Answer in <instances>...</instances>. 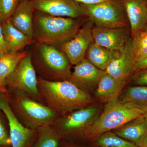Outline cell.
I'll use <instances>...</instances> for the list:
<instances>
[{
  "label": "cell",
  "mask_w": 147,
  "mask_h": 147,
  "mask_svg": "<svg viewBox=\"0 0 147 147\" xmlns=\"http://www.w3.org/2000/svg\"><path fill=\"white\" fill-rule=\"evenodd\" d=\"M78 19L40 14L33 22L34 36L40 44L61 45L74 36L82 25Z\"/></svg>",
  "instance_id": "4"
},
{
  "label": "cell",
  "mask_w": 147,
  "mask_h": 147,
  "mask_svg": "<svg viewBox=\"0 0 147 147\" xmlns=\"http://www.w3.org/2000/svg\"><path fill=\"white\" fill-rule=\"evenodd\" d=\"M24 1V0H19V2L21 1Z\"/></svg>",
  "instance_id": "37"
},
{
  "label": "cell",
  "mask_w": 147,
  "mask_h": 147,
  "mask_svg": "<svg viewBox=\"0 0 147 147\" xmlns=\"http://www.w3.org/2000/svg\"><path fill=\"white\" fill-rule=\"evenodd\" d=\"M136 145L140 147H147V132Z\"/></svg>",
  "instance_id": "32"
},
{
  "label": "cell",
  "mask_w": 147,
  "mask_h": 147,
  "mask_svg": "<svg viewBox=\"0 0 147 147\" xmlns=\"http://www.w3.org/2000/svg\"><path fill=\"white\" fill-rule=\"evenodd\" d=\"M147 132V119L144 115L117 129L115 134L136 144Z\"/></svg>",
  "instance_id": "20"
},
{
  "label": "cell",
  "mask_w": 147,
  "mask_h": 147,
  "mask_svg": "<svg viewBox=\"0 0 147 147\" xmlns=\"http://www.w3.org/2000/svg\"><path fill=\"white\" fill-rule=\"evenodd\" d=\"M19 3V0H0V22L10 19Z\"/></svg>",
  "instance_id": "26"
},
{
  "label": "cell",
  "mask_w": 147,
  "mask_h": 147,
  "mask_svg": "<svg viewBox=\"0 0 147 147\" xmlns=\"http://www.w3.org/2000/svg\"><path fill=\"white\" fill-rule=\"evenodd\" d=\"M32 9L28 0L19 2L10 18L13 26L32 39L34 36Z\"/></svg>",
  "instance_id": "16"
},
{
  "label": "cell",
  "mask_w": 147,
  "mask_h": 147,
  "mask_svg": "<svg viewBox=\"0 0 147 147\" xmlns=\"http://www.w3.org/2000/svg\"><path fill=\"white\" fill-rule=\"evenodd\" d=\"M0 147H11L8 121L0 109Z\"/></svg>",
  "instance_id": "27"
},
{
  "label": "cell",
  "mask_w": 147,
  "mask_h": 147,
  "mask_svg": "<svg viewBox=\"0 0 147 147\" xmlns=\"http://www.w3.org/2000/svg\"><path fill=\"white\" fill-rule=\"evenodd\" d=\"M95 140L96 144L101 147H140L110 131L102 134Z\"/></svg>",
  "instance_id": "25"
},
{
  "label": "cell",
  "mask_w": 147,
  "mask_h": 147,
  "mask_svg": "<svg viewBox=\"0 0 147 147\" xmlns=\"http://www.w3.org/2000/svg\"><path fill=\"white\" fill-rule=\"evenodd\" d=\"M144 116H145V117H146L147 119V109H146V112H145Z\"/></svg>",
  "instance_id": "35"
},
{
  "label": "cell",
  "mask_w": 147,
  "mask_h": 147,
  "mask_svg": "<svg viewBox=\"0 0 147 147\" xmlns=\"http://www.w3.org/2000/svg\"><path fill=\"white\" fill-rule=\"evenodd\" d=\"M147 68V57L135 62V72Z\"/></svg>",
  "instance_id": "30"
},
{
  "label": "cell",
  "mask_w": 147,
  "mask_h": 147,
  "mask_svg": "<svg viewBox=\"0 0 147 147\" xmlns=\"http://www.w3.org/2000/svg\"><path fill=\"white\" fill-rule=\"evenodd\" d=\"M121 53L107 49L93 41L86 53V59L96 67L105 71L109 65L118 57Z\"/></svg>",
  "instance_id": "18"
},
{
  "label": "cell",
  "mask_w": 147,
  "mask_h": 147,
  "mask_svg": "<svg viewBox=\"0 0 147 147\" xmlns=\"http://www.w3.org/2000/svg\"><path fill=\"white\" fill-rule=\"evenodd\" d=\"M131 30V36L144 30L147 24V0H121Z\"/></svg>",
  "instance_id": "15"
},
{
  "label": "cell",
  "mask_w": 147,
  "mask_h": 147,
  "mask_svg": "<svg viewBox=\"0 0 147 147\" xmlns=\"http://www.w3.org/2000/svg\"><path fill=\"white\" fill-rule=\"evenodd\" d=\"M105 72L93 65L85 58L74 65L67 80L88 92L97 87Z\"/></svg>",
  "instance_id": "13"
},
{
  "label": "cell",
  "mask_w": 147,
  "mask_h": 147,
  "mask_svg": "<svg viewBox=\"0 0 147 147\" xmlns=\"http://www.w3.org/2000/svg\"><path fill=\"white\" fill-rule=\"evenodd\" d=\"M131 38L132 55L136 62L147 57V32L142 30Z\"/></svg>",
  "instance_id": "24"
},
{
  "label": "cell",
  "mask_w": 147,
  "mask_h": 147,
  "mask_svg": "<svg viewBox=\"0 0 147 147\" xmlns=\"http://www.w3.org/2000/svg\"><path fill=\"white\" fill-rule=\"evenodd\" d=\"M144 30L145 31V32H147V24L146 26L145 27V28H144Z\"/></svg>",
  "instance_id": "36"
},
{
  "label": "cell",
  "mask_w": 147,
  "mask_h": 147,
  "mask_svg": "<svg viewBox=\"0 0 147 147\" xmlns=\"http://www.w3.org/2000/svg\"><path fill=\"white\" fill-rule=\"evenodd\" d=\"M146 110L121 102L119 98L106 102L101 115L87 127L84 137L96 139L102 134L117 129L144 115Z\"/></svg>",
  "instance_id": "3"
},
{
  "label": "cell",
  "mask_w": 147,
  "mask_h": 147,
  "mask_svg": "<svg viewBox=\"0 0 147 147\" xmlns=\"http://www.w3.org/2000/svg\"><path fill=\"white\" fill-rule=\"evenodd\" d=\"M36 10L51 16L79 19L87 17L80 3L74 0H30Z\"/></svg>",
  "instance_id": "11"
},
{
  "label": "cell",
  "mask_w": 147,
  "mask_h": 147,
  "mask_svg": "<svg viewBox=\"0 0 147 147\" xmlns=\"http://www.w3.org/2000/svg\"><path fill=\"white\" fill-rule=\"evenodd\" d=\"M80 4L85 5H94L109 0H74Z\"/></svg>",
  "instance_id": "31"
},
{
  "label": "cell",
  "mask_w": 147,
  "mask_h": 147,
  "mask_svg": "<svg viewBox=\"0 0 147 147\" xmlns=\"http://www.w3.org/2000/svg\"><path fill=\"white\" fill-rule=\"evenodd\" d=\"M94 26V23L88 19L73 37L60 45L71 65H76L85 58L93 41L92 30Z\"/></svg>",
  "instance_id": "10"
},
{
  "label": "cell",
  "mask_w": 147,
  "mask_h": 147,
  "mask_svg": "<svg viewBox=\"0 0 147 147\" xmlns=\"http://www.w3.org/2000/svg\"><path fill=\"white\" fill-rule=\"evenodd\" d=\"M28 55L26 52L8 53L0 55V81L4 84L6 78L18 64Z\"/></svg>",
  "instance_id": "22"
},
{
  "label": "cell",
  "mask_w": 147,
  "mask_h": 147,
  "mask_svg": "<svg viewBox=\"0 0 147 147\" xmlns=\"http://www.w3.org/2000/svg\"><path fill=\"white\" fill-rule=\"evenodd\" d=\"M4 39L8 52H20L32 42L30 38L16 28L10 19L2 24Z\"/></svg>",
  "instance_id": "19"
},
{
  "label": "cell",
  "mask_w": 147,
  "mask_h": 147,
  "mask_svg": "<svg viewBox=\"0 0 147 147\" xmlns=\"http://www.w3.org/2000/svg\"><path fill=\"white\" fill-rule=\"evenodd\" d=\"M94 26L108 28L129 27L121 0H109L94 5L80 4Z\"/></svg>",
  "instance_id": "6"
},
{
  "label": "cell",
  "mask_w": 147,
  "mask_h": 147,
  "mask_svg": "<svg viewBox=\"0 0 147 147\" xmlns=\"http://www.w3.org/2000/svg\"><path fill=\"white\" fill-rule=\"evenodd\" d=\"M127 84L115 79L105 71L96 88V97L98 100L105 102L118 98Z\"/></svg>",
  "instance_id": "17"
},
{
  "label": "cell",
  "mask_w": 147,
  "mask_h": 147,
  "mask_svg": "<svg viewBox=\"0 0 147 147\" xmlns=\"http://www.w3.org/2000/svg\"><path fill=\"white\" fill-rule=\"evenodd\" d=\"M135 63L130 37L120 55L111 63L105 71L115 79L127 83L135 73Z\"/></svg>",
  "instance_id": "14"
},
{
  "label": "cell",
  "mask_w": 147,
  "mask_h": 147,
  "mask_svg": "<svg viewBox=\"0 0 147 147\" xmlns=\"http://www.w3.org/2000/svg\"><path fill=\"white\" fill-rule=\"evenodd\" d=\"M38 135L32 147H58L61 139L51 125L38 129Z\"/></svg>",
  "instance_id": "23"
},
{
  "label": "cell",
  "mask_w": 147,
  "mask_h": 147,
  "mask_svg": "<svg viewBox=\"0 0 147 147\" xmlns=\"http://www.w3.org/2000/svg\"><path fill=\"white\" fill-rule=\"evenodd\" d=\"M0 109L8 121L11 147H32L37 138V129L28 128L20 122L11 109L5 92H0Z\"/></svg>",
  "instance_id": "9"
},
{
  "label": "cell",
  "mask_w": 147,
  "mask_h": 147,
  "mask_svg": "<svg viewBox=\"0 0 147 147\" xmlns=\"http://www.w3.org/2000/svg\"><path fill=\"white\" fill-rule=\"evenodd\" d=\"M119 99L124 103L146 111L147 109V86L129 87L124 92Z\"/></svg>",
  "instance_id": "21"
},
{
  "label": "cell",
  "mask_w": 147,
  "mask_h": 147,
  "mask_svg": "<svg viewBox=\"0 0 147 147\" xmlns=\"http://www.w3.org/2000/svg\"><path fill=\"white\" fill-rule=\"evenodd\" d=\"M98 108L89 106L64 115L59 116L51 126L61 140L68 137L82 136L96 115Z\"/></svg>",
  "instance_id": "8"
},
{
  "label": "cell",
  "mask_w": 147,
  "mask_h": 147,
  "mask_svg": "<svg viewBox=\"0 0 147 147\" xmlns=\"http://www.w3.org/2000/svg\"><path fill=\"white\" fill-rule=\"evenodd\" d=\"M11 109L24 126L37 129L45 125H51L59 117L45 103L32 98L18 91L5 93Z\"/></svg>",
  "instance_id": "2"
},
{
  "label": "cell",
  "mask_w": 147,
  "mask_h": 147,
  "mask_svg": "<svg viewBox=\"0 0 147 147\" xmlns=\"http://www.w3.org/2000/svg\"><path fill=\"white\" fill-rule=\"evenodd\" d=\"M131 79L136 85L147 86V68L135 72Z\"/></svg>",
  "instance_id": "28"
},
{
  "label": "cell",
  "mask_w": 147,
  "mask_h": 147,
  "mask_svg": "<svg viewBox=\"0 0 147 147\" xmlns=\"http://www.w3.org/2000/svg\"><path fill=\"white\" fill-rule=\"evenodd\" d=\"M4 84L7 92H23L35 100L44 102L38 92L36 72L30 54L19 62Z\"/></svg>",
  "instance_id": "7"
},
{
  "label": "cell",
  "mask_w": 147,
  "mask_h": 147,
  "mask_svg": "<svg viewBox=\"0 0 147 147\" xmlns=\"http://www.w3.org/2000/svg\"><path fill=\"white\" fill-rule=\"evenodd\" d=\"M8 53L5 42L4 39L2 27L1 23L0 22V55Z\"/></svg>",
  "instance_id": "29"
},
{
  "label": "cell",
  "mask_w": 147,
  "mask_h": 147,
  "mask_svg": "<svg viewBox=\"0 0 147 147\" xmlns=\"http://www.w3.org/2000/svg\"><path fill=\"white\" fill-rule=\"evenodd\" d=\"M58 147H80L74 144L69 143L64 140H61Z\"/></svg>",
  "instance_id": "33"
},
{
  "label": "cell",
  "mask_w": 147,
  "mask_h": 147,
  "mask_svg": "<svg viewBox=\"0 0 147 147\" xmlns=\"http://www.w3.org/2000/svg\"><path fill=\"white\" fill-rule=\"evenodd\" d=\"M0 92H7V90L6 88L5 85L4 83L0 81Z\"/></svg>",
  "instance_id": "34"
},
{
  "label": "cell",
  "mask_w": 147,
  "mask_h": 147,
  "mask_svg": "<svg viewBox=\"0 0 147 147\" xmlns=\"http://www.w3.org/2000/svg\"><path fill=\"white\" fill-rule=\"evenodd\" d=\"M39 49L40 56L32 63L40 77L53 82L68 80L71 64L65 54L51 44H41Z\"/></svg>",
  "instance_id": "5"
},
{
  "label": "cell",
  "mask_w": 147,
  "mask_h": 147,
  "mask_svg": "<svg viewBox=\"0 0 147 147\" xmlns=\"http://www.w3.org/2000/svg\"><path fill=\"white\" fill-rule=\"evenodd\" d=\"M38 88L43 101L59 116L89 106L91 96L68 80L48 81L38 78Z\"/></svg>",
  "instance_id": "1"
},
{
  "label": "cell",
  "mask_w": 147,
  "mask_h": 147,
  "mask_svg": "<svg viewBox=\"0 0 147 147\" xmlns=\"http://www.w3.org/2000/svg\"><path fill=\"white\" fill-rule=\"evenodd\" d=\"M93 41L110 50L121 52L131 37L130 27L108 28L94 26L92 30Z\"/></svg>",
  "instance_id": "12"
}]
</instances>
